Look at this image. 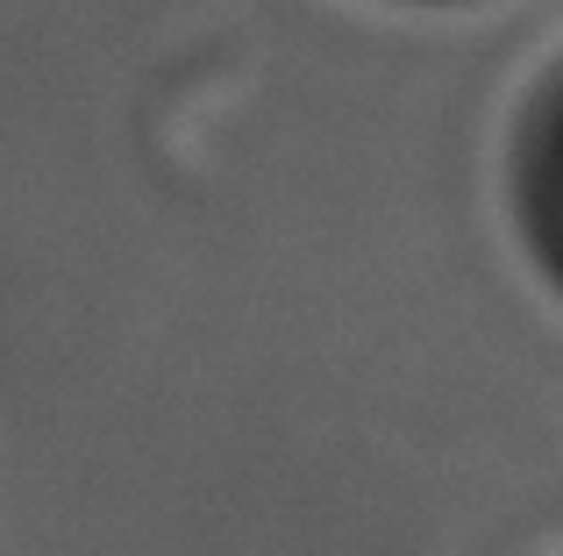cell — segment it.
I'll return each mask as SVG.
<instances>
[]
</instances>
